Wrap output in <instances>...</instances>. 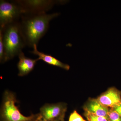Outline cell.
Returning a JSON list of instances; mask_svg holds the SVG:
<instances>
[{"mask_svg":"<svg viewBox=\"0 0 121 121\" xmlns=\"http://www.w3.org/2000/svg\"><path fill=\"white\" fill-rule=\"evenodd\" d=\"M60 121H64V118H63V119H62Z\"/></svg>","mask_w":121,"mask_h":121,"instance_id":"cell-18","label":"cell"},{"mask_svg":"<svg viewBox=\"0 0 121 121\" xmlns=\"http://www.w3.org/2000/svg\"><path fill=\"white\" fill-rule=\"evenodd\" d=\"M0 61L1 63L5 62L4 48L2 40V35L0 32Z\"/></svg>","mask_w":121,"mask_h":121,"instance_id":"cell-14","label":"cell"},{"mask_svg":"<svg viewBox=\"0 0 121 121\" xmlns=\"http://www.w3.org/2000/svg\"><path fill=\"white\" fill-rule=\"evenodd\" d=\"M108 121H121V117L112 108H110L108 113Z\"/></svg>","mask_w":121,"mask_h":121,"instance_id":"cell-12","label":"cell"},{"mask_svg":"<svg viewBox=\"0 0 121 121\" xmlns=\"http://www.w3.org/2000/svg\"><path fill=\"white\" fill-rule=\"evenodd\" d=\"M41 117H41V115H40V114L39 116V117L37 118V119H36L35 120H34V121H39V119H40Z\"/></svg>","mask_w":121,"mask_h":121,"instance_id":"cell-16","label":"cell"},{"mask_svg":"<svg viewBox=\"0 0 121 121\" xmlns=\"http://www.w3.org/2000/svg\"><path fill=\"white\" fill-rule=\"evenodd\" d=\"M22 15L21 8L14 1L11 2L4 0L0 1V28L19 21V19Z\"/></svg>","mask_w":121,"mask_h":121,"instance_id":"cell-5","label":"cell"},{"mask_svg":"<svg viewBox=\"0 0 121 121\" xmlns=\"http://www.w3.org/2000/svg\"><path fill=\"white\" fill-rule=\"evenodd\" d=\"M19 60L17 66L19 70L18 75L23 76L27 75L32 71L33 69L36 62L39 59H32L25 56L23 52H21L18 55Z\"/></svg>","mask_w":121,"mask_h":121,"instance_id":"cell-9","label":"cell"},{"mask_svg":"<svg viewBox=\"0 0 121 121\" xmlns=\"http://www.w3.org/2000/svg\"><path fill=\"white\" fill-rule=\"evenodd\" d=\"M39 121H47V120H45V119H44L43 118H42V117H41L40 119L39 120Z\"/></svg>","mask_w":121,"mask_h":121,"instance_id":"cell-17","label":"cell"},{"mask_svg":"<svg viewBox=\"0 0 121 121\" xmlns=\"http://www.w3.org/2000/svg\"><path fill=\"white\" fill-rule=\"evenodd\" d=\"M67 109L66 104L62 103L46 104L40 109L42 118L48 121H61L64 118Z\"/></svg>","mask_w":121,"mask_h":121,"instance_id":"cell-6","label":"cell"},{"mask_svg":"<svg viewBox=\"0 0 121 121\" xmlns=\"http://www.w3.org/2000/svg\"><path fill=\"white\" fill-rule=\"evenodd\" d=\"M17 101L14 94L8 91H5L0 111L1 121H33L39 116L40 113L24 116L15 105Z\"/></svg>","mask_w":121,"mask_h":121,"instance_id":"cell-3","label":"cell"},{"mask_svg":"<svg viewBox=\"0 0 121 121\" xmlns=\"http://www.w3.org/2000/svg\"><path fill=\"white\" fill-rule=\"evenodd\" d=\"M84 111L108 118L110 108L102 105L97 99L90 98L83 106Z\"/></svg>","mask_w":121,"mask_h":121,"instance_id":"cell-8","label":"cell"},{"mask_svg":"<svg viewBox=\"0 0 121 121\" xmlns=\"http://www.w3.org/2000/svg\"><path fill=\"white\" fill-rule=\"evenodd\" d=\"M97 99L104 106L111 108L121 103V91L115 87L109 88Z\"/></svg>","mask_w":121,"mask_h":121,"instance_id":"cell-7","label":"cell"},{"mask_svg":"<svg viewBox=\"0 0 121 121\" xmlns=\"http://www.w3.org/2000/svg\"><path fill=\"white\" fill-rule=\"evenodd\" d=\"M4 48L5 62L18 55L26 45L19 21L0 28Z\"/></svg>","mask_w":121,"mask_h":121,"instance_id":"cell-2","label":"cell"},{"mask_svg":"<svg viewBox=\"0 0 121 121\" xmlns=\"http://www.w3.org/2000/svg\"><path fill=\"white\" fill-rule=\"evenodd\" d=\"M33 50L30 52L31 53L38 56L39 60H42L50 65L58 67L68 70L70 68V66L60 62L58 60L51 55H48L39 51L37 49V45H35L33 47Z\"/></svg>","mask_w":121,"mask_h":121,"instance_id":"cell-10","label":"cell"},{"mask_svg":"<svg viewBox=\"0 0 121 121\" xmlns=\"http://www.w3.org/2000/svg\"><path fill=\"white\" fill-rule=\"evenodd\" d=\"M59 15L58 13L22 15L19 23L26 45L32 48L37 45L47 31L50 21Z\"/></svg>","mask_w":121,"mask_h":121,"instance_id":"cell-1","label":"cell"},{"mask_svg":"<svg viewBox=\"0 0 121 121\" xmlns=\"http://www.w3.org/2000/svg\"><path fill=\"white\" fill-rule=\"evenodd\" d=\"M84 115L87 121H108L107 118L97 116L87 111H84Z\"/></svg>","mask_w":121,"mask_h":121,"instance_id":"cell-11","label":"cell"},{"mask_svg":"<svg viewBox=\"0 0 121 121\" xmlns=\"http://www.w3.org/2000/svg\"><path fill=\"white\" fill-rule=\"evenodd\" d=\"M69 121H87L83 119L76 110H74L69 117Z\"/></svg>","mask_w":121,"mask_h":121,"instance_id":"cell-13","label":"cell"},{"mask_svg":"<svg viewBox=\"0 0 121 121\" xmlns=\"http://www.w3.org/2000/svg\"><path fill=\"white\" fill-rule=\"evenodd\" d=\"M52 0H18L14 1L22 9L23 15H35L46 13L56 4L66 1Z\"/></svg>","mask_w":121,"mask_h":121,"instance_id":"cell-4","label":"cell"},{"mask_svg":"<svg viewBox=\"0 0 121 121\" xmlns=\"http://www.w3.org/2000/svg\"><path fill=\"white\" fill-rule=\"evenodd\" d=\"M111 108L116 111L121 117V103L116 105L113 108Z\"/></svg>","mask_w":121,"mask_h":121,"instance_id":"cell-15","label":"cell"}]
</instances>
